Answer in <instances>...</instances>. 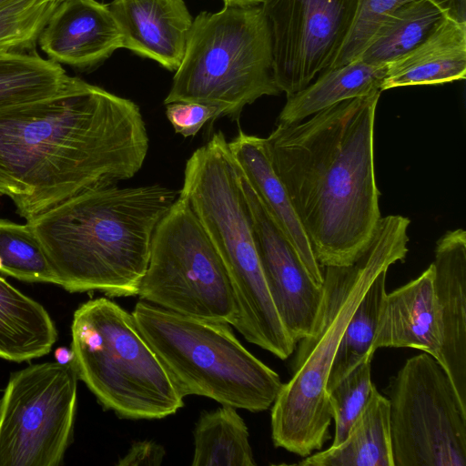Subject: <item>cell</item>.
Listing matches in <instances>:
<instances>
[{"mask_svg":"<svg viewBox=\"0 0 466 466\" xmlns=\"http://www.w3.org/2000/svg\"><path fill=\"white\" fill-rule=\"evenodd\" d=\"M148 142L133 101L76 77L55 96L0 109V197L30 221L86 189L131 178Z\"/></svg>","mask_w":466,"mask_h":466,"instance_id":"6da1fadb","label":"cell"},{"mask_svg":"<svg viewBox=\"0 0 466 466\" xmlns=\"http://www.w3.org/2000/svg\"><path fill=\"white\" fill-rule=\"evenodd\" d=\"M447 15L466 21L447 0L410 1L385 18L358 58L385 66L420 44Z\"/></svg>","mask_w":466,"mask_h":466,"instance_id":"603a6c76","label":"cell"},{"mask_svg":"<svg viewBox=\"0 0 466 466\" xmlns=\"http://www.w3.org/2000/svg\"><path fill=\"white\" fill-rule=\"evenodd\" d=\"M371 361L360 362L336 384L327 390L335 434L331 446L339 445L367 404L374 384L371 380Z\"/></svg>","mask_w":466,"mask_h":466,"instance_id":"f1b7e54d","label":"cell"},{"mask_svg":"<svg viewBox=\"0 0 466 466\" xmlns=\"http://www.w3.org/2000/svg\"><path fill=\"white\" fill-rule=\"evenodd\" d=\"M380 93L342 101L265 138L323 268L352 263L380 219L374 123Z\"/></svg>","mask_w":466,"mask_h":466,"instance_id":"7a4b0ae2","label":"cell"},{"mask_svg":"<svg viewBox=\"0 0 466 466\" xmlns=\"http://www.w3.org/2000/svg\"><path fill=\"white\" fill-rule=\"evenodd\" d=\"M359 0H261L268 21L273 76L289 97L331 66L352 25Z\"/></svg>","mask_w":466,"mask_h":466,"instance_id":"7c38bea8","label":"cell"},{"mask_svg":"<svg viewBox=\"0 0 466 466\" xmlns=\"http://www.w3.org/2000/svg\"><path fill=\"white\" fill-rule=\"evenodd\" d=\"M139 297L183 315L234 326L230 279L211 239L181 195L157 225Z\"/></svg>","mask_w":466,"mask_h":466,"instance_id":"9c48e42d","label":"cell"},{"mask_svg":"<svg viewBox=\"0 0 466 466\" xmlns=\"http://www.w3.org/2000/svg\"><path fill=\"white\" fill-rule=\"evenodd\" d=\"M132 315L180 393L252 412L272 406L283 383L250 353L229 324L165 309L145 300Z\"/></svg>","mask_w":466,"mask_h":466,"instance_id":"8992f818","label":"cell"},{"mask_svg":"<svg viewBox=\"0 0 466 466\" xmlns=\"http://www.w3.org/2000/svg\"><path fill=\"white\" fill-rule=\"evenodd\" d=\"M56 339L45 307L0 276V358L29 361L48 354Z\"/></svg>","mask_w":466,"mask_h":466,"instance_id":"44dd1931","label":"cell"},{"mask_svg":"<svg viewBox=\"0 0 466 466\" xmlns=\"http://www.w3.org/2000/svg\"><path fill=\"white\" fill-rule=\"evenodd\" d=\"M410 1L412 0H359L348 36L330 67L357 59L385 18ZM447 1L466 19V0Z\"/></svg>","mask_w":466,"mask_h":466,"instance_id":"f546056e","label":"cell"},{"mask_svg":"<svg viewBox=\"0 0 466 466\" xmlns=\"http://www.w3.org/2000/svg\"><path fill=\"white\" fill-rule=\"evenodd\" d=\"M0 272L25 282L59 286L45 248L28 222L0 218Z\"/></svg>","mask_w":466,"mask_h":466,"instance_id":"4316f807","label":"cell"},{"mask_svg":"<svg viewBox=\"0 0 466 466\" xmlns=\"http://www.w3.org/2000/svg\"><path fill=\"white\" fill-rule=\"evenodd\" d=\"M387 272L388 270H382L375 278L350 317L332 361L326 390L336 384L364 360L373 358V341L387 294Z\"/></svg>","mask_w":466,"mask_h":466,"instance_id":"484cf974","label":"cell"},{"mask_svg":"<svg viewBox=\"0 0 466 466\" xmlns=\"http://www.w3.org/2000/svg\"><path fill=\"white\" fill-rule=\"evenodd\" d=\"M193 466H255L249 434L235 407L205 411L194 429Z\"/></svg>","mask_w":466,"mask_h":466,"instance_id":"cb8c5ba5","label":"cell"},{"mask_svg":"<svg viewBox=\"0 0 466 466\" xmlns=\"http://www.w3.org/2000/svg\"><path fill=\"white\" fill-rule=\"evenodd\" d=\"M410 219L380 218L368 244L345 266L323 268L322 300L310 333L299 340L293 375L271 410V436L278 448L307 457L329 438L332 420L326 390L331 364L350 317L375 278L408 253Z\"/></svg>","mask_w":466,"mask_h":466,"instance_id":"277c9868","label":"cell"},{"mask_svg":"<svg viewBox=\"0 0 466 466\" xmlns=\"http://www.w3.org/2000/svg\"><path fill=\"white\" fill-rule=\"evenodd\" d=\"M165 106L167 119L184 137L196 136L205 123L219 117L216 107L201 103L173 102Z\"/></svg>","mask_w":466,"mask_h":466,"instance_id":"4dcf8cb0","label":"cell"},{"mask_svg":"<svg viewBox=\"0 0 466 466\" xmlns=\"http://www.w3.org/2000/svg\"><path fill=\"white\" fill-rule=\"evenodd\" d=\"M107 6L124 48L169 71L178 68L194 19L184 0H113Z\"/></svg>","mask_w":466,"mask_h":466,"instance_id":"2e32d148","label":"cell"},{"mask_svg":"<svg viewBox=\"0 0 466 466\" xmlns=\"http://www.w3.org/2000/svg\"><path fill=\"white\" fill-rule=\"evenodd\" d=\"M56 361L59 364H69L73 363L74 352L71 349L66 347H59L55 350L54 353Z\"/></svg>","mask_w":466,"mask_h":466,"instance_id":"d6a6232c","label":"cell"},{"mask_svg":"<svg viewBox=\"0 0 466 466\" xmlns=\"http://www.w3.org/2000/svg\"><path fill=\"white\" fill-rule=\"evenodd\" d=\"M73 363L11 374L0 400V466H58L70 442L77 396Z\"/></svg>","mask_w":466,"mask_h":466,"instance_id":"8fae6325","label":"cell"},{"mask_svg":"<svg viewBox=\"0 0 466 466\" xmlns=\"http://www.w3.org/2000/svg\"><path fill=\"white\" fill-rule=\"evenodd\" d=\"M14 1H16V0H0V7L5 5H8Z\"/></svg>","mask_w":466,"mask_h":466,"instance_id":"e575fe53","label":"cell"},{"mask_svg":"<svg viewBox=\"0 0 466 466\" xmlns=\"http://www.w3.org/2000/svg\"><path fill=\"white\" fill-rule=\"evenodd\" d=\"M225 5L230 6H247L261 4V0H223Z\"/></svg>","mask_w":466,"mask_h":466,"instance_id":"836d02e7","label":"cell"},{"mask_svg":"<svg viewBox=\"0 0 466 466\" xmlns=\"http://www.w3.org/2000/svg\"><path fill=\"white\" fill-rule=\"evenodd\" d=\"M228 145L239 171L287 237L313 281L322 286L323 268L315 258L287 189L272 167L265 138L239 129Z\"/></svg>","mask_w":466,"mask_h":466,"instance_id":"ac0fdd59","label":"cell"},{"mask_svg":"<svg viewBox=\"0 0 466 466\" xmlns=\"http://www.w3.org/2000/svg\"><path fill=\"white\" fill-rule=\"evenodd\" d=\"M302 466H394L389 399L374 386L347 437L336 446L311 453Z\"/></svg>","mask_w":466,"mask_h":466,"instance_id":"7402d4cb","label":"cell"},{"mask_svg":"<svg viewBox=\"0 0 466 466\" xmlns=\"http://www.w3.org/2000/svg\"><path fill=\"white\" fill-rule=\"evenodd\" d=\"M177 192L158 185L86 189L28 222L68 292L138 294L155 230Z\"/></svg>","mask_w":466,"mask_h":466,"instance_id":"3957f363","label":"cell"},{"mask_svg":"<svg viewBox=\"0 0 466 466\" xmlns=\"http://www.w3.org/2000/svg\"><path fill=\"white\" fill-rule=\"evenodd\" d=\"M162 445L151 441H137L117 462L118 466H157L160 465L165 457Z\"/></svg>","mask_w":466,"mask_h":466,"instance_id":"1f68e13d","label":"cell"},{"mask_svg":"<svg viewBox=\"0 0 466 466\" xmlns=\"http://www.w3.org/2000/svg\"><path fill=\"white\" fill-rule=\"evenodd\" d=\"M175 72L164 105L201 103L234 121L246 106L280 94L273 76L271 31L261 5L199 13Z\"/></svg>","mask_w":466,"mask_h":466,"instance_id":"ba28073f","label":"cell"},{"mask_svg":"<svg viewBox=\"0 0 466 466\" xmlns=\"http://www.w3.org/2000/svg\"><path fill=\"white\" fill-rule=\"evenodd\" d=\"M433 286L439 313L441 358L466 407V233L448 230L436 243Z\"/></svg>","mask_w":466,"mask_h":466,"instance_id":"5bb4252c","label":"cell"},{"mask_svg":"<svg viewBox=\"0 0 466 466\" xmlns=\"http://www.w3.org/2000/svg\"><path fill=\"white\" fill-rule=\"evenodd\" d=\"M189 203L227 268L244 338L280 360L295 350L272 301L258 253L238 167L221 131L186 163L180 194Z\"/></svg>","mask_w":466,"mask_h":466,"instance_id":"5b68a950","label":"cell"},{"mask_svg":"<svg viewBox=\"0 0 466 466\" xmlns=\"http://www.w3.org/2000/svg\"><path fill=\"white\" fill-rule=\"evenodd\" d=\"M387 393L394 466H466V407L435 358L408 359Z\"/></svg>","mask_w":466,"mask_h":466,"instance_id":"30bf717a","label":"cell"},{"mask_svg":"<svg viewBox=\"0 0 466 466\" xmlns=\"http://www.w3.org/2000/svg\"><path fill=\"white\" fill-rule=\"evenodd\" d=\"M466 76V21L445 16L420 44L385 65L381 91L462 80Z\"/></svg>","mask_w":466,"mask_h":466,"instance_id":"d6986e66","label":"cell"},{"mask_svg":"<svg viewBox=\"0 0 466 466\" xmlns=\"http://www.w3.org/2000/svg\"><path fill=\"white\" fill-rule=\"evenodd\" d=\"M38 43L48 59L88 70L123 47L122 35L107 4L64 0L43 29Z\"/></svg>","mask_w":466,"mask_h":466,"instance_id":"9a60e30c","label":"cell"},{"mask_svg":"<svg viewBox=\"0 0 466 466\" xmlns=\"http://www.w3.org/2000/svg\"><path fill=\"white\" fill-rule=\"evenodd\" d=\"M64 0H16L0 7V54L35 50L51 15Z\"/></svg>","mask_w":466,"mask_h":466,"instance_id":"83f0119b","label":"cell"},{"mask_svg":"<svg viewBox=\"0 0 466 466\" xmlns=\"http://www.w3.org/2000/svg\"><path fill=\"white\" fill-rule=\"evenodd\" d=\"M76 78L35 50L0 54V109L55 96Z\"/></svg>","mask_w":466,"mask_h":466,"instance_id":"d4e9b609","label":"cell"},{"mask_svg":"<svg viewBox=\"0 0 466 466\" xmlns=\"http://www.w3.org/2000/svg\"><path fill=\"white\" fill-rule=\"evenodd\" d=\"M412 348L441 358L439 313L432 264L418 278L387 293L372 350Z\"/></svg>","mask_w":466,"mask_h":466,"instance_id":"e0dca14e","label":"cell"},{"mask_svg":"<svg viewBox=\"0 0 466 466\" xmlns=\"http://www.w3.org/2000/svg\"><path fill=\"white\" fill-rule=\"evenodd\" d=\"M385 66L354 59L329 67L301 90L287 97L277 123L295 124L345 100L381 93Z\"/></svg>","mask_w":466,"mask_h":466,"instance_id":"ffe728a7","label":"cell"},{"mask_svg":"<svg viewBox=\"0 0 466 466\" xmlns=\"http://www.w3.org/2000/svg\"><path fill=\"white\" fill-rule=\"evenodd\" d=\"M73 364L98 402L118 417L155 420L175 414L184 396L140 333L133 315L106 298L74 312Z\"/></svg>","mask_w":466,"mask_h":466,"instance_id":"52a82bcc","label":"cell"},{"mask_svg":"<svg viewBox=\"0 0 466 466\" xmlns=\"http://www.w3.org/2000/svg\"><path fill=\"white\" fill-rule=\"evenodd\" d=\"M239 173L269 294L283 326L298 343L315 325L322 286L313 281L258 195Z\"/></svg>","mask_w":466,"mask_h":466,"instance_id":"4fadbf2b","label":"cell"}]
</instances>
